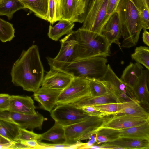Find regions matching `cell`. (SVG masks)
Segmentation results:
<instances>
[{"mask_svg": "<svg viewBox=\"0 0 149 149\" xmlns=\"http://www.w3.org/2000/svg\"><path fill=\"white\" fill-rule=\"evenodd\" d=\"M46 58L50 68L63 72L73 77L101 80L104 77L107 68V59L102 56L67 63L56 61L49 57Z\"/></svg>", "mask_w": 149, "mask_h": 149, "instance_id": "7a4b0ae2", "label": "cell"}, {"mask_svg": "<svg viewBox=\"0 0 149 149\" xmlns=\"http://www.w3.org/2000/svg\"><path fill=\"white\" fill-rule=\"evenodd\" d=\"M137 102L135 101H131L122 102H112L94 106L104 113L107 116H108L116 114L125 108Z\"/></svg>", "mask_w": 149, "mask_h": 149, "instance_id": "4316f807", "label": "cell"}, {"mask_svg": "<svg viewBox=\"0 0 149 149\" xmlns=\"http://www.w3.org/2000/svg\"><path fill=\"white\" fill-rule=\"evenodd\" d=\"M148 121L149 120L130 115H113L100 129H123L138 126Z\"/></svg>", "mask_w": 149, "mask_h": 149, "instance_id": "4fadbf2b", "label": "cell"}, {"mask_svg": "<svg viewBox=\"0 0 149 149\" xmlns=\"http://www.w3.org/2000/svg\"><path fill=\"white\" fill-rule=\"evenodd\" d=\"M31 148L24 145L20 143L19 142H16L14 144L13 149H30Z\"/></svg>", "mask_w": 149, "mask_h": 149, "instance_id": "7dc6e473", "label": "cell"}, {"mask_svg": "<svg viewBox=\"0 0 149 149\" xmlns=\"http://www.w3.org/2000/svg\"><path fill=\"white\" fill-rule=\"evenodd\" d=\"M115 115H130L149 120V113L138 102L125 108Z\"/></svg>", "mask_w": 149, "mask_h": 149, "instance_id": "f1b7e54d", "label": "cell"}, {"mask_svg": "<svg viewBox=\"0 0 149 149\" xmlns=\"http://www.w3.org/2000/svg\"><path fill=\"white\" fill-rule=\"evenodd\" d=\"M97 136V133L96 132L90 136L88 139L89 140L87 143H83L78 147V149H89L90 147L95 143Z\"/></svg>", "mask_w": 149, "mask_h": 149, "instance_id": "60d3db41", "label": "cell"}, {"mask_svg": "<svg viewBox=\"0 0 149 149\" xmlns=\"http://www.w3.org/2000/svg\"><path fill=\"white\" fill-rule=\"evenodd\" d=\"M73 31L60 40L61 48L57 55L53 58L54 60L62 62L73 61L75 47L77 42Z\"/></svg>", "mask_w": 149, "mask_h": 149, "instance_id": "d6986e66", "label": "cell"}, {"mask_svg": "<svg viewBox=\"0 0 149 149\" xmlns=\"http://www.w3.org/2000/svg\"><path fill=\"white\" fill-rule=\"evenodd\" d=\"M62 91L41 87L34 93V98L42 108L50 112L56 105V100Z\"/></svg>", "mask_w": 149, "mask_h": 149, "instance_id": "ac0fdd59", "label": "cell"}, {"mask_svg": "<svg viewBox=\"0 0 149 149\" xmlns=\"http://www.w3.org/2000/svg\"><path fill=\"white\" fill-rule=\"evenodd\" d=\"M117 102L116 100L110 94L99 96H91L84 98L72 103L78 107L81 108L87 106H94L106 103Z\"/></svg>", "mask_w": 149, "mask_h": 149, "instance_id": "d4e9b609", "label": "cell"}, {"mask_svg": "<svg viewBox=\"0 0 149 149\" xmlns=\"http://www.w3.org/2000/svg\"><path fill=\"white\" fill-rule=\"evenodd\" d=\"M143 32L142 34L143 41L147 46H149V33L145 29H143Z\"/></svg>", "mask_w": 149, "mask_h": 149, "instance_id": "bcb514c9", "label": "cell"}, {"mask_svg": "<svg viewBox=\"0 0 149 149\" xmlns=\"http://www.w3.org/2000/svg\"><path fill=\"white\" fill-rule=\"evenodd\" d=\"M25 8L19 0H0V15H5L11 19L16 11Z\"/></svg>", "mask_w": 149, "mask_h": 149, "instance_id": "484cf974", "label": "cell"}, {"mask_svg": "<svg viewBox=\"0 0 149 149\" xmlns=\"http://www.w3.org/2000/svg\"><path fill=\"white\" fill-rule=\"evenodd\" d=\"M73 78V77L67 73L50 68L44 77L41 87L62 91L68 86Z\"/></svg>", "mask_w": 149, "mask_h": 149, "instance_id": "7c38bea8", "label": "cell"}, {"mask_svg": "<svg viewBox=\"0 0 149 149\" xmlns=\"http://www.w3.org/2000/svg\"><path fill=\"white\" fill-rule=\"evenodd\" d=\"M86 10L84 0H57V21L64 20L82 23Z\"/></svg>", "mask_w": 149, "mask_h": 149, "instance_id": "30bf717a", "label": "cell"}, {"mask_svg": "<svg viewBox=\"0 0 149 149\" xmlns=\"http://www.w3.org/2000/svg\"><path fill=\"white\" fill-rule=\"evenodd\" d=\"M38 143L43 146L44 149H77L79 146L82 143L80 141L74 144H68L65 143L62 144H50L44 143L38 141Z\"/></svg>", "mask_w": 149, "mask_h": 149, "instance_id": "e575fe53", "label": "cell"}, {"mask_svg": "<svg viewBox=\"0 0 149 149\" xmlns=\"http://www.w3.org/2000/svg\"><path fill=\"white\" fill-rule=\"evenodd\" d=\"M44 72L38 47L33 45L23 50L13 63L10 72L11 82L24 90L34 93L40 88Z\"/></svg>", "mask_w": 149, "mask_h": 149, "instance_id": "6da1fadb", "label": "cell"}, {"mask_svg": "<svg viewBox=\"0 0 149 149\" xmlns=\"http://www.w3.org/2000/svg\"><path fill=\"white\" fill-rule=\"evenodd\" d=\"M15 33L13 24L0 18V40L3 43L10 42L15 37Z\"/></svg>", "mask_w": 149, "mask_h": 149, "instance_id": "4dcf8cb0", "label": "cell"}, {"mask_svg": "<svg viewBox=\"0 0 149 149\" xmlns=\"http://www.w3.org/2000/svg\"><path fill=\"white\" fill-rule=\"evenodd\" d=\"M96 132L97 133L96 141L94 145L100 144L113 140L111 138L107 135Z\"/></svg>", "mask_w": 149, "mask_h": 149, "instance_id": "7bdbcfd3", "label": "cell"}, {"mask_svg": "<svg viewBox=\"0 0 149 149\" xmlns=\"http://www.w3.org/2000/svg\"><path fill=\"white\" fill-rule=\"evenodd\" d=\"M120 0H108L107 6V14L110 16L117 10Z\"/></svg>", "mask_w": 149, "mask_h": 149, "instance_id": "f35d334b", "label": "cell"}, {"mask_svg": "<svg viewBox=\"0 0 149 149\" xmlns=\"http://www.w3.org/2000/svg\"><path fill=\"white\" fill-rule=\"evenodd\" d=\"M19 0L25 9H29L40 18L48 21L49 0Z\"/></svg>", "mask_w": 149, "mask_h": 149, "instance_id": "44dd1931", "label": "cell"}, {"mask_svg": "<svg viewBox=\"0 0 149 149\" xmlns=\"http://www.w3.org/2000/svg\"><path fill=\"white\" fill-rule=\"evenodd\" d=\"M0 134L8 141L13 142H15L9 136L3 126L0 123Z\"/></svg>", "mask_w": 149, "mask_h": 149, "instance_id": "f6af8a7d", "label": "cell"}, {"mask_svg": "<svg viewBox=\"0 0 149 149\" xmlns=\"http://www.w3.org/2000/svg\"><path fill=\"white\" fill-rule=\"evenodd\" d=\"M88 80L91 96H99L108 93L105 86L101 80L95 79Z\"/></svg>", "mask_w": 149, "mask_h": 149, "instance_id": "1f68e13d", "label": "cell"}, {"mask_svg": "<svg viewBox=\"0 0 149 149\" xmlns=\"http://www.w3.org/2000/svg\"><path fill=\"white\" fill-rule=\"evenodd\" d=\"M137 10L143 29H149V0H130Z\"/></svg>", "mask_w": 149, "mask_h": 149, "instance_id": "83f0119b", "label": "cell"}, {"mask_svg": "<svg viewBox=\"0 0 149 149\" xmlns=\"http://www.w3.org/2000/svg\"><path fill=\"white\" fill-rule=\"evenodd\" d=\"M0 123L5 128L9 136L15 142H18L17 139L19 132V126L10 122L0 121Z\"/></svg>", "mask_w": 149, "mask_h": 149, "instance_id": "836d02e7", "label": "cell"}, {"mask_svg": "<svg viewBox=\"0 0 149 149\" xmlns=\"http://www.w3.org/2000/svg\"><path fill=\"white\" fill-rule=\"evenodd\" d=\"M103 133L114 140L119 137L149 140V121L141 125L127 128L115 130L102 128Z\"/></svg>", "mask_w": 149, "mask_h": 149, "instance_id": "8fae6325", "label": "cell"}, {"mask_svg": "<svg viewBox=\"0 0 149 149\" xmlns=\"http://www.w3.org/2000/svg\"><path fill=\"white\" fill-rule=\"evenodd\" d=\"M36 140L41 141V134L34 133L33 131H29L26 129L19 127V132L17 141L19 142L21 140Z\"/></svg>", "mask_w": 149, "mask_h": 149, "instance_id": "d6a6232c", "label": "cell"}, {"mask_svg": "<svg viewBox=\"0 0 149 149\" xmlns=\"http://www.w3.org/2000/svg\"><path fill=\"white\" fill-rule=\"evenodd\" d=\"M141 64L130 62L123 71L120 79L132 89L143 70Z\"/></svg>", "mask_w": 149, "mask_h": 149, "instance_id": "7402d4cb", "label": "cell"}, {"mask_svg": "<svg viewBox=\"0 0 149 149\" xmlns=\"http://www.w3.org/2000/svg\"><path fill=\"white\" fill-rule=\"evenodd\" d=\"M10 112L13 120L19 127L24 129H41L44 121L45 120L44 116L38 112L34 115Z\"/></svg>", "mask_w": 149, "mask_h": 149, "instance_id": "e0dca14e", "label": "cell"}, {"mask_svg": "<svg viewBox=\"0 0 149 149\" xmlns=\"http://www.w3.org/2000/svg\"><path fill=\"white\" fill-rule=\"evenodd\" d=\"M34 102L31 97L19 95H10L7 111L24 114L34 115L37 112Z\"/></svg>", "mask_w": 149, "mask_h": 149, "instance_id": "2e32d148", "label": "cell"}, {"mask_svg": "<svg viewBox=\"0 0 149 149\" xmlns=\"http://www.w3.org/2000/svg\"><path fill=\"white\" fill-rule=\"evenodd\" d=\"M57 0L49 1V20L48 22L54 24L57 21L56 16Z\"/></svg>", "mask_w": 149, "mask_h": 149, "instance_id": "d590c367", "label": "cell"}, {"mask_svg": "<svg viewBox=\"0 0 149 149\" xmlns=\"http://www.w3.org/2000/svg\"><path fill=\"white\" fill-rule=\"evenodd\" d=\"M102 144L114 146L121 149H148L149 140L128 137H119Z\"/></svg>", "mask_w": 149, "mask_h": 149, "instance_id": "ffe728a7", "label": "cell"}, {"mask_svg": "<svg viewBox=\"0 0 149 149\" xmlns=\"http://www.w3.org/2000/svg\"><path fill=\"white\" fill-rule=\"evenodd\" d=\"M100 80L105 86L108 93L112 95L117 102L137 101L133 95L132 89L119 78L109 64H107V71L104 77Z\"/></svg>", "mask_w": 149, "mask_h": 149, "instance_id": "52a82bcc", "label": "cell"}, {"mask_svg": "<svg viewBox=\"0 0 149 149\" xmlns=\"http://www.w3.org/2000/svg\"><path fill=\"white\" fill-rule=\"evenodd\" d=\"M55 25L49 26L48 35L52 40L58 41L64 35H68L73 31L75 24L74 22L64 20L60 21Z\"/></svg>", "mask_w": 149, "mask_h": 149, "instance_id": "603a6c76", "label": "cell"}, {"mask_svg": "<svg viewBox=\"0 0 149 149\" xmlns=\"http://www.w3.org/2000/svg\"><path fill=\"white\" fill-rule=\"evenodd\" d=\"M149 70H143L132 90L136 100L141 104L149 107Z\"/></svg>", "mask_w": 149, "mask_h": 149, "instance_id": "9a60e30c", "label": "cell"}, {"mask_svg": "<svg viewBox=\"0 0 149 149\" xmlns=\"http://www.w3.org/2000/svg\"><path fill=\"white\" fill-rule=\"evenodd\" d=\"M116 10L123 38L121 47L130 48L135 46L143 29L137 10L130 0H120Z\"/></svg>", "mask_w": 149, "mask_h": 149, "instance_id": "277c9868", "label": "cell"}, {"mask_svg": "<svg viewBox=\"0 0 149 149\" xmlns=\"http://www.w3.org/2000/svg\"><path fill=\"white\" fill-rule=\"evenodd\" d=\"M0 121L10 122L16 124L11 118L10 112L8 111H0Z\"/></svg>", "mask_w": 149, "mask_h": 149, "instance_id": "ee69618b", "label": "cell"}, {"mask_svg": "<svg viewBox=\"0 0 149 149\" xmlns=\"http://www.w3.org/2000/svg\"><path fill=\"white\" fill-rule=\"evenodd\" d=\"M90 96L89 80L73 77L70 84L59 95L56 105L74 103Z\"/></svg>", "mask_w": 149, "mask_h": 149, "instance_id": "ba28073f", "label": "cell"}, {"mask_svg": "<svg viewBox=\"0 0 149 149\" xmlns=\"http://www.w3.org/2000/svg\"><path fill=\"white\" fill-rule=\"evenodd\" d=\"M41 140L52 142L55 144L64 143L65 137L64 127L55 122L53 126L48 131L41 134Z\"/></svg>", "mask_w": 149, "mask_h": 149, "instance_id": "cb8c5ba5", "label": "cell"}, {"mask_svg": "<svg viewBox=\"0 0 149 149\" xmlns=\"http://www.w3.org/2000/svg\"><path fill=\"white\" fill-rule=\"evenodd\" d=\"M85 4L86 5H88L90 0H84Z\"/></svg>", "mask_w": 149, "mask_h": 149, "instance_id": "c3c4849f", "label": "cell"}, {"mask_svg": "<svg viewBox=\"0 0 149 149\" xmlns=\"http://www.w3.org/2000/svg\"><path fill=\"white\" fill-rule=\"evenodd\" d=\"M50 113L55 122L63 127L81 121L90 116L72 103L56 105Z\"/></svg>", "mask_w": 149, "mask_h": 149, "instance_id": "9c48e42d", "label": "cell"}, {"mask_svg": "<svg viewBox=\"0 0 149 149\" xmlns=\"http://www.w3.org/2000/svg\"><path fill=\"white\" fill-rule=\"evenodd\" d=\"M109 118L105 116H90L81 121L64 127L65 137L64 143L74 144L79 141L88 139Z\"/></svg>", "mask_w": 149, "mask_h": 149, "instance_id": "5b68a950", "label": "cell"}, {"mask_svg": "<svg viewBox=\"0 0 149 149\" xmlns=\"http://www.w3.org/2000/svg\"><path fill=\"white\" fill-rule=\"evenodd\" d=\"M73 33L77 41L73 61L110 55L111 44L101 34L79 28Z\"/></svg>", "mask_w": 149, "mask_h": 149, "instance_id": "3957f363", "label": "cell"}, {"mask_svg": "<svg viewBox=\"0 0 149 149\" xmlns=\"http://www.w3.org/2000/svg\"><path fill=\"white\" fill-rule=\"evenodd\" d=\"M10 95L7 94H0V111H7L9 106Z\"/></svg>", "mask_w": 149, "mask_h": 149, "instance_id": "74e56055", "label": "cell"}, {"mask_svg": "<svg viewBox=\"0 0 149 149\" xmlns=\"http://www.w3.org/2000/svg\"><path fill=\"white\" fill-rule=\"evenodd\" d=\"M108 0H92L81 28L101 34L110 16L107 14Z\"/></svg>", "mask_w": 149, "mask_h": 149, "instance_id": "8992f818", "label": "cell"}, {"mask_svg": "<svg viewBox=\"0 0 149 149\" xmlns=\"http://www.w3.org/2000/svg\"><path fill=\"white\" fill-rule=\"evenodd\" d=\"M132 58L136 63L142 65L149 70V49L148 47L141 46L136 48L131 55Z\"/></svg>", "mask_w": 149, "mask_h": 149, "instance_id": "f546056e", "label": "cell"}, {"mask_svg": "<svg viewBox=\"0 0 149 149\" xmlns=\"http://www.w3.org/2000/svg\"><path fill=\"white\" fill-rule=\"evenodd\" d=\"M15 143L8 141L0 134V149H13Z\"/></svg>", "mask_w": 149, "mask_h": 149, "instance_id": "b9f144b4", "label": "cell"}, {"mask_svg": "<svg viewBox=\"0 0 149 149\" xmlns=\"http://www.w3.org/2000/svg\"><path fill=\"white\" fill-rule=\"evenodd\" d=\"M122 28L119 16L116 10L108 19L104 26L101 34L111 44H117L121 49L119 39L121 37Z\"/></svg>", "mask_w": 149, "mask_h": 149, "instance_id": "5bb4252c", "label": "cell"}, {"mask_svg": "<svg viewBox=\"0 0 149 149\" xmlns=\"http://www.w3.org/2000/svg\"><path fill=\"white\" fill-rule=\"evenodd\" d=\"M81 108L90 116L99 117L107 116L104 113L96 108L94 106H85L82 107Z\"/></svg>", "mask_w": 149, "mask_h": 149, "instance_id": "8d00e7d4", "label": "cell"}, {"mask_svg": "<svg viewBox=\"0 0 149 149\" xmlns=\"http://www.w3.org/2000/svg\"><path fill=\"white\" fill-rule=\"evenodd\" d=\"M19 142L31 148L44 149V147L40 144L36 140H21Z\"/></svg>", "mask_w": 149, "mask_h": 149, "instance_id": "ab89813d", "label": "cell"}]
</instances>
